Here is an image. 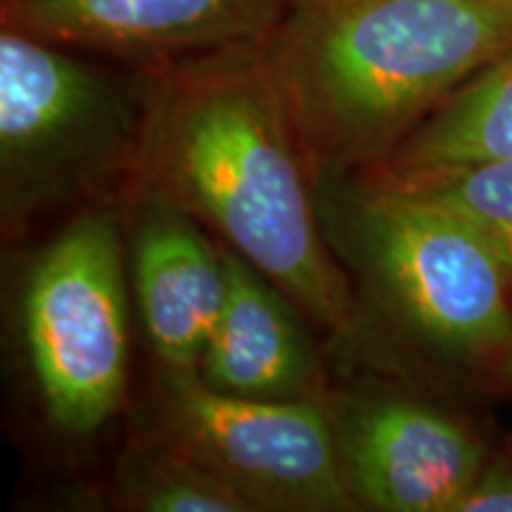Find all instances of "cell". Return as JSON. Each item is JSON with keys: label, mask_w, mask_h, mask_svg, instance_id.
Here are the masks:
<instances>
[{"label": "cell", "mask_w": 512, "mask_h": 512, "mask_svg": "<svg viewBox=\"0 0 512 512\" xmlns=\"http://www.w3.org/2000/svg\"><path fill=\"white\" fill-rule=\"evenodd\" d=\"M138 195L207 226L328 335L356 337L349 278L320 226L313 171L264 43L159 67Z\"/></svg>", "instance_id": "obj_1"}, {"label": "cell", "mask_w": 512, "mask_h": 512, "mask_svg": "<svg viewBox=\"0 0 512 512\" xmlns=\"http://www.w3.org/2000/svg\"><path fill=\"white\" fill-rule=\"evenodd\" d=\"M223 247L228 294L202 351L197 380L256 401L325 399L316 344L290 297Z\"/></svg>", "instance_id": "obj_10"}, {"label": "cell", "mask_w": 512, "mask_h": 512, "mask_svg": "<svg viewBox=\"0 0 512 512\" xmlns=\"http://www.w3.org/2000/svg\"><path fill=\"white\" fill-rule=\"evenodd\" d=\"M152 434L233 486L254 512L356 510L328 399L256 401L159 370Z\"/></svg>", "instance_id": "obj_6"}, {"label": "cell", "mask_w": 512, "mask_h": 512, "mask_svg": "<svg viewBox=\"0 0 512 512\" xmlns=\"http://www.w3.org/2000/svg\"><path fill=\"white\" fill-rule=\"evenodd\" d=\"M112 498L136 512H254L219 475L152 432L121 453Z\"/></svg>", "instance_id": "obj_12"}, {"label": "cell", "mask_w": 512, "mask_h": 512, "mask_svg": "<svg viewBox=\"0 0 512 512\" xmlns=\"http://www.w3.org/2000/svg\"><path fill=\"white\" fill-rule=\"evenodd\" d=\"M294 0H3V24L112 60L164 67L266 43Z\"/></svg>", "instance_id": "obj_8"}, {"label": "cell", "mask_w": 512, "mask_h": 512, "mask_svg": "<svg viewBox=\"0 0 512 512\" xmlns=\"http://www.w3.org/2000/svg\"><path fill=\"white\" fill-rule=\"evenodd\" d=\"M313 185L332 254L384 323L434 361L491 373L512 347V287L482 235L375 171Z\"/></svg>", "instance_id": "obj_3"}, {"label": "cell", "mask_w": 512, "mask_h": 512, "mask_svg": "<svg viewBox=\"0 0 512 512\" xmlns=\"http://www.w3.org/2000/svg\"><path fill=\"white\" fill-rule=\"evenodd\" d=\"M456 512H512V437L494 451L489 448Z\"/></svg>", "instance_id": "obj_14"}, {"label": "cell", "mask_w": 512, "mask_h": 512, "mask_svg": "<svg viewBox=\"0 0 512 512\" xmlns=\"http://www.w3.org/2000/svg\"><path fill=\"white\" fill-rule=\"evenodd\" d=\"M491 375H494V380L501 384L503 389L512 392V347H510L508 354H505L501 361L496 363L494 370H491Z\"/></svg>", "instance_id": "obj_15"}, {"label": "cell", "mask_w": 512, "mask_h": 512, "mask_svg": "<svg viewBox=\"0 0 512 512\" xmlns=\"http://www.w3.org/2000/svg\"><path fill=\"white\" fill-rule=\"evenodd\" d=\"M159 67L86 53L3 24L0 207L8 230L136 190Z\"/></svg>", "instance_id": "obj_4"}, {"label": "cell", "mask_w": 512, "mask_h": 512, "mask_svg": "<svg viewBox=\"0 0 512 512\" xmlns=\"http://www.w3.org/2000/svg\"><path fill=\"white\" fill-rule=\"evenodd\" d=\"M22 328L48 420L72 437L102 430L126 396L131 356L114 211H83L43 249L24 287Z\"/></svg>", "instance_id": "obj_5"}, {"label": "cell", "mask_w": 512, "mask_h": 512, "mask_svg": "<svg viewBox=\"0 0 512 512\" xmlns=\"http://www.w3.org/2000/svg\"><path fill=\"white\" fill-rule=\"evenodd\" d=\"M512 48V0H294L264 43L316 174L375 171Z\"/></svg>", "instance_id": "obj_2"}, {"label": "cell", "mask_w": 512, "mask_h": 512, "mask_svg": "<svg viewBox=\"0 0 512 512\" xmlns=\"http://www.w3.org/2000/svg\"><path fill=\"white\" fill-rule=\"evenodd\" d=\"M496 159H512V48L467 79L375 171L401 178Z\"/></svg>", "instance_id": "obj_11"}, {"label": "cell", "mask_w": 512, "mask_h": 512, "mask_svg": "<svg viewBox=\"0 0 512 512\" xmlns=\"http://www.w3.org/2000/svg\"><path fill=\"white\" fill-rule=\"evenodd\" d=\"M133 287L147 339L169 373H197L228 294L223 247L192 216L155 195H138Z\"/></svg>", "instance_id": "obj_9"}, {"label": "cell", "mask_w": 512, "mask_h": 512, "mask_svg": "<svg viewBox=\"0 0 512 512\" xmlns=\"http://www.w3.org/2000/svg\"><path fill=\"white\" fill-rule=\"evenodd\" d=\"M384 178L406 185L463 216L494 249L512 287V159Z\"/></svg>", "instance_id": "obj_13"}, {"label": "cell", "mask_w": 512, "mask_h": 512, "mask_svg": "<svg viewBox=\"0 0 512 512\" xmlns=\"http://www.w3.org/2000/svg\"><path fill=\"white\" fill-rule=\"evenodd\" d=\"M330 408L356 508L456 512L489 453L463 418L411 394L375 389Z\"/></svg>", "instance_id": "obj_7"}]
</instances>
